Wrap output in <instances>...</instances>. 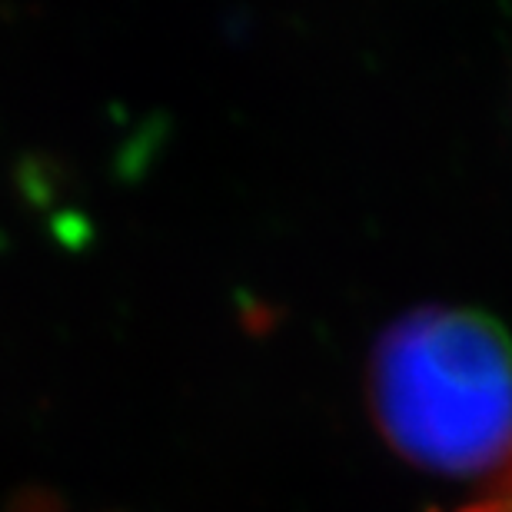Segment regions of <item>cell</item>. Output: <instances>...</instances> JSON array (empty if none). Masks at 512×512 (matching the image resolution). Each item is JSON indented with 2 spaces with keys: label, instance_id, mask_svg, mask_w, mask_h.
Returning a JSON list of instances; mask_svg holds the SVG:
<instances>
[{
  "label": "cell",
  "instance_id": "obj_1",
  "mask_svg": "<svg viewBox=\"0 0 512 512\" xmlns=\"http://www.w3.org/2000/svg\"><path fill=\"white\" fill-rule=\"evenodd\" d=\"M370 406L413 466L496 476L512 456V340L479 310L419 306L373 346Z\"/></svg>",
  "mask_w": 512,
  "mask_h": 512
},
{
  "label": "cell",
  "instance_id": "obj_2",
  "mask_svg": "<svg viewBox=\"0 0 512 512\" xmlns=\"http://www.w3.org/2000/svg\"><path fill=\"white\" fill-rule=\"evenodd\" d=\"M463 512H512V456L493 476V483L486 486V493L479 496L473 506H466Z\"/></svg>",
  "mask_w": 512,
  "mask_h": 512
},
{
  "label": "cell",
  "instance_id": "obj_3",
  "mask_svg": "<svg viewBox=\"0 0 512 512\" xmlns=\"http://www.w3.org/2000/svg\"><path fill=\"white\" fill-rule=\"evenodd\" d=\"M7 512H67L64 499L47 486H24L10 496Z\"/></svg>",
  "mask_w": 512,
  "mask_h": 512
}]
</instances>
